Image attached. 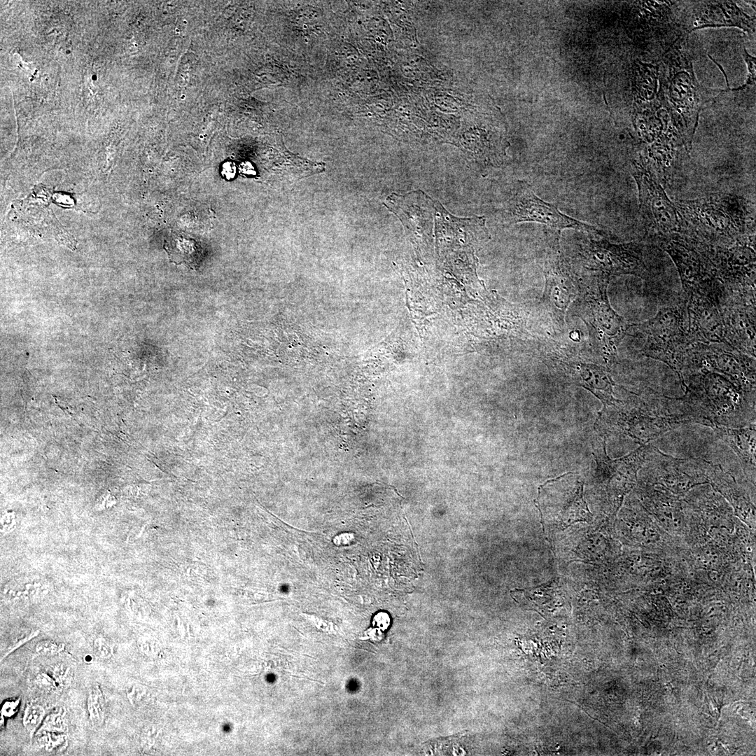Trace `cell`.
<instances>
[{"mask_svg": "<svg viewBox=\"0 0 756 756\" xmlns=\"http://www.w3.org/2000/svg\"><path fill=\"white\" fill-rule=\"evenodd\" d=\"M674 398L648 393L619 400L598 412L594 425H603L606 431L620 433L640 445L650 443L670 430L687 423L679 413Z\"/></svg>", "mask_w": 756, "mask_h": 756, "instance_id": "3957f363", "label": "cell"}, {"mask_svg": "<svg viewBox=\"0 0 756 756\" xmlns=\"http://www.w3.org/2000/svg\"><path fill=\"white\" fill-rule=\"evenodd\" d=\"M743 58L748 66V74L746 83L743 85V88L748 85L755 86V57H752L748 54L746 49L743 50Z\"/></svg>", "mask_w": 756, "mask_h": 756, "instance_id": "cb8c5ba5", "label": "cell"}, {"mask_svg": "<svg viewBox=\"0 0 756 756\" xmlns=\"http://www.w3.org/2000/svg\"><path fill=\"white\" fill-rule=\"evenodd\" d=\"M685 310L684 307H664L653 318L636 326L645 338L641 353L666 364L681 382L692 372V347L696 342L686 324Z\"/></svg>", "mask_w": 756, "mask_h": 756, "instance_id": "5b68a950", "label": "cell"}, {"mask_svg": "<svg viewBox=\"0 0 756 756\" xmlns=\"http://www.w3.org/2000/svg\"><path fill=\"white\" fill-rule=\"evenodd\" d=\"M584 257L586 267L605 279L623 274L643 276L646 273L640 246L636 243L614 244L605 239L590 240Z\"/></svg>", "mask_w": 756, "mask_h": 756, "instance_id": "7c38bea8", "label": "cell"}, {"mask_svg": "<svg viewBox=\"0 0 756 756\" xmlns=\"http://www.w3.org/2000/svg\"><path fill=\"white\" fill-rule=\"evenodd\" d=\"M658 99L666 109L686 149L692 148L699 114L703 108L727 90L706 88L698 81L690 57L673 49L663 61Z\"/></svg>", "mask_w": 756, "mask_h": 756, "instance_id": "7a4b0ae2", "label": "cell"}, {"mask_svg": "<svg viewBox=\"0 0 756 756\" xmlns=\"http://www.w3.org/2000/svg\"><path fill=\"white\" fill-rule=\"evenodd\" d=\"M507 219L510 224L534 222L550 229L552 236L560 237L564 229L572 228L594 232L605 237L606 232L563 214L556 206L547 202L534 192L529 183L519 181L507 205Z\"/></svg>", "mask_w": 756, "mask_h": 756, "instance_id": "ba28073f", "label": "cell"}, {"mask_svg": "<svg viewBox=\"0 0 756 756\" xmlns=\"http://www.w3.org/2000/svg\"><path fill=\"white\" fill-rule=\"evenodd\" d=\"M687 302L689 330L694 340L705 344L727 343L721 303L701 295L687 296Z\"/></svg>", "mask_w": 756, "mask_h": 756, "instance_id": "5bb4252c", "label": "cell"}, {"mask_svg": "<svg viewBox=\"0 0 756 756\" xmlns=\"http://www.w3.org/2000/svg\"><path fill=\"white\" fill-rule=\"evenodd\" d=\"M708 482L729 499L735 508L741 514H749L752 510L748 497L737 484L734 477L724 472L721 465L710 463Z\"/></svg>", "mask_w": 756, "mask_h": 756, "instance_id": "ffe728a7", "label": "cell"}, {"mask_svg": "<svg viewBox=\"0 0 756 756\" xmlns=\"http://www.w3.org/2000/svg\"><path fill=\"white\" fill-rule=\"evenodd\" d=\"M697 366L701 370L718 372L748 393L755 394V360L728 343L694 346Z\"/></svg>", "mask_w": 756, "mask_h": 756, "instance_id": "8fae6325", "label": "cell"}, {"mask_svg": "<svg viewBox=\"0 0 756 756\" xmlns=\"http://www.w3.org/2000/svg\"><path fill=\"white\" fill-rule=\"evenodd\" d=\"M583 482L567 473L541 485L538 505L544 527L549 531H564L592 517L583 497Z\"/></svg>", "mask_w": 756, "mask_h": 756, "instance_id": "52a82bcc", "label": "cell"}, {"mask_svg": "<svg viewBox=\"0 0 756 756\" xmlns=\"http://www.w3.org/2000/svg\"><path fill=\"white\" fill-rule=\"evenodd\" d=\"M696 21L691 30L706 27H738L755 33V18L746 15L732 1H703L697 7Z\"/></svg>", "mask_w": 756, "mask_h": 756, "instance_id": "e0dca14e", "label": "cell"}, {"mask_svg": "<svg viewBox=\"0 0 756 756\" xmlns=\"http://www.w3.org/2000/svg\"><path fill=\"white\" fill-rule=\"evenodd\" d=\"M433 201L421 191L401 196L393 193L384 204L401 220L405 229L414 234L432 229Z\"/></svg>", "mask_w": 756, "mask_h": 756, "instance_id": "9a60e30c", "label": "cell"}, {"mask_svg": "<svg viewBox=\"0 0 756 756\" xmlns=\"http://www.w3.org/2000/svg\"><path fill=\"white\" fill-rule=\"evenodd\" d=\"M564 364L573 381L598 398L603 407L615 405L617 402L619 400L613 396V386L615 384L606 367L582 363Z\"/></svg>", "mask_w": 756, "mask_h": 756, "instance_id": "ac0fdd59", "label": "cell"}, {"mask_svg": "<svg viewBox=\"0 0 756 756\" xmlns=\"http://www.w3.org/2000/svg\"><path fill=\"white\" fill-rule=\"evenodd\" d=\"M43 713V709L38 705L28 706L24 715L23 722L24 727L33 732L41 722Z\"/></svg>", "mask_w": 756, "mask_h": 756, "instance_id": "7402d4cb", "label": "cell"}, {"mask_svg": "<svg viewBox=\"0 0 756 756\" xmlns=\"http://www.w3.org/2000/svg\"><path fill=\"white\" fill-rule=\"evenodd\" d=\"M110 646L107 645L104 642L97 640L94 645V649L97 653L102 657H108L110 655Z\"/></svg>", "mask_w": 756, "mask_h": 756, "instance_id": "d4e9b609", "label": "cell"}, {"mask_svg": "<svg viewBox=\"0 0 756 756\" xmlns=\"http://www.w3.org/2000/svg\"><path fill=\"white\" fill-rule=\"evenodd\" d=\"M552 251L545 264V300L562 313L574 295L573 281L559 255V238L551 237Z\"/></svg>", "mask_w": 756, "mask_h": 756, "instance_id": "2e32d148", "label": "cell"}, {"mask_svg": "<svg viewBox=\"0 0 756 756\" xmlns=\"http://www.w3.org/2000/svg\"><path fill=\"white\" fill-rule=\"evenodd\" d=\"M709 464L710 461L700 458L674 457L650 443L640 470L649 481L682 495L696 484L708 482Z\"/></svg>", "mask_w": 756, "mask_h": 756, "instance_id": "30bf717a", "label": "cell"}, {"mask_svg": "<svg viewBox=\"0 0 756 756\" xmlns=\"http://www.w3.org/2000/svg\"><path fill=\"white\" fill-rule=\"evenodd\" d=\"M19 701L6 702L2 707L3 714L6 716L13 715L18 708Z\"/></svg>", "mask_w": 756, "mask_h": 756, "instance_id": "484cf974", "label": "cell"}, {"mask_svg": "<svg viewBox=\"0 0 756 756\" xmlns=\"http://www.w3.org/2000/svg\"><path fill=\"white\" fill-rule=\"evenodd\" d=\"M682 384L685 393L676 400L688 424L713 430L755 424V394L746 393L724 376L701 370Z\"/></svg>", "mask_w": 756, "mask_h": 756, "instance_id": "6da1fadb", "label": "cell"}, {"mask_svg": "<svg viewBox=\"0 0 756 756\" xmlns=\"http://www.w3.org/2000/svg\"><path fill=\"white\" fill-rule=\"evenodd\" d=\"M58 649H59L58 646H57L56 645H55L53 643H48V642L45 643H41L40 646H38V650L42 651V652H55V651L58 650Z\"/></svg>", "mask_w": 756, "mask_h": 756, "instance_id": "4316f807", "label": "cell"}, {"mask_svg": "<svg viewBox=\"0 0 756 756\" xmlns=\"http://www.w3.org/2000/svg\"><path fill=\"white\" fill-rule=\"evenodd\" d=\"M680 233L701 243L728 246L745 232L748 212L741 200L706 197L676 202Z\"/></svg>", "mask_w": 756, "mask_h": 756, "instance_id": "277c9868", "label": "cell"}, {"mask_svg": "<svg viewBox=\"0 0 756 756\" xmlns=\"http://www.w3.org/2000/svg\"><path fill=\"white\" fill-rule=\"evenodd\" d=\"M631 174L638 187L640 211L647 228L655 238L680 233V223L675 204L651 169L643 162H635Z\"/></svg>", "mask_w": 756, "mask_h": 756, "instance_id": "9c48e42d", "label": "cell"}, {"mask_svg": "<svg viewBox=\"0 0 756 756\" xmlns=\"http://www.w3.org/2000/svg\"><path fill=\"white\" fill-rule=\"evenodd\" d=\"M715 435L736 454L744 475L755 482L756 424L739 428H714Z\"/></svg>", "mask_w": 756, "mask_h": 756, "instance_id": "d6986e66", "label": "cell"}, {"mask_svg": "<svg viewBox=\"0 0 756 756\" xmlns=\"http://www.w3.org/2000/svg\"><path fill=\"white\" fill-rule=\"evenodd\" d=\"M88 710L93 722L99 723L102 720V709L99 694L93 692L88 699Z\"/></svg>", "mask_w": 756, "mask_h": 756, "instance_id": "603a6c76", "label": "cell"}, {"mask_svg": "<svg viewBox=\"0 0 756 756\" xmlns=\"http://www.w3.org/2000/svg\"><path fill=\"white\" fill-rule=\"evenodd\" d=\"M673 260L687 296L719 298L717 272L700 242L680 233L656 238Z\"/></svg>", "mask_w": 756, "mask_h": 756, "instance_id": "8992f818", "label": "cell"}, {"mask_svg": "<svg viewBox=\"0 0 756 756\" xmlns=\"http://www.w3.org/2000/svg\"><path fill=\"white\" fill-rule=\"evenodd\" d=\"M38 682L40 685H41V687H43L45 688L54 687V684H52V680L50 679L48 677L46 676L44 674L38 677Z\"/></svg>", "mask_w": 756, "mask_h": 756, "instance_id": "83f0119b", "label": "cell"}, {"mask_svg": "<svg viewBox=\"0 0 756 756\" xmlns=\"http://www.w3.org/2000/svg\"><path fill=\"white\" fill-rule=\"evenodd\" d=\"M608 284V281H599V293L589 303L592 312L591 335H594L603 360L610 364L615 359L617 346L628 326L609 304L606 293Z\"/></svg>", "mask_w": 756, "mask_h": 756, "instance_id": "4fadbf2b", "label": "cell"}, {"mask_svg": "<svg viewBox=\"0 0 756 756\" xmlns=\"http://www.w3.org/2000/svg\"><path fill=\"white\" fill-rule=\"evenodd\" d=\"M166 250L172 262H183L194 267L199 258V248L195 241L184 237L171 239Z\"/></svg>", "mask_w": 756, "mask_h": 756, "instance_id": "44dd1931", "label": "cell"}]
</instances>
